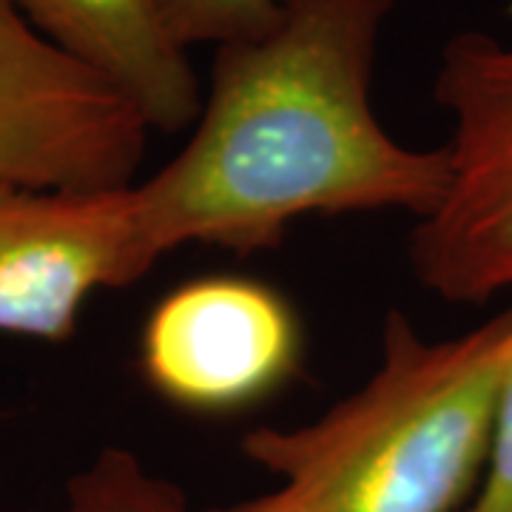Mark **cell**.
I'll list each match as a JSON object with an SVG mask.
<instances>
[{
  "label": "cell",
  "mask_w": 512,
  "mask_h": 512,
  "mask_svg": "<svg viewBox=\"0 0 512 512\" xmlns=\"http://www.w3.org/2000/svg\"><path fill=\"white\" fill-rule=\"evenodd\" d=\"M399 0H276L271 23L214 49L185 146L137 180L157 254L274 251L302 217L402 211L444 197V148L396 140L373 109V66Z\"/></svg>",
  "instance_id": "6da1fadb"
},
{
  "label": "cell",
  "mask_w": 512,
  "mask_h": 512,
  "mask_svg": "<svg viewBox=\"0 0 512 512\" xmlns=\"http://www.w3.org/2000/svg\"><path fill=\"white\" fill-rule=\"evenodd\" d=\"M148 137L126 94L0 0V185L128 188L140 180Z\"/></svg>",
  "instance_id": "277c9868"
},
{
  "label": "cell",
  "mask_w": 512,
  "mask_h": 512,
  "mask_svg": "<svg viewBox=\"0 0 512 512\" xmlns=\"http://www.w3.org/2000/svg\"><path fill=\"white\" fill-rule=\"evenodd\" d=\"M9 512V510H0ZM20 512H205L185 490L151 470L128 447H100L63 487V498L49 510Z\"/></svg>",
  "instance_id": "ba28073f"
},
{
  "label": "cell",
  "mask_w": 512,
  "mask_h": 512,
  "mask_svg": "<svg viewBox=\"0 0 512 512\" xmlns=\"http://www.w3.org/2000/svg\"><path fill=\"white\" fill-rule=\"evenodd\" d=\"M510 362L512 305L447 339L390 311L353 393L308 424L242 436V456L274 487L205 512H461L487 467Z\"/></svg>",
  "instance_id": "7a4b0ae2"
},
{
  "label": "cell",
  "mask_w": 512,
  "mask_h": 512,
  "mask_svg": "<svg viewBox=\"0 0 512 512\" xmlns=\"http://www.w3.org/2000/svg\"><path fill=\"white\" fill-rule=\"evenodd\" d=\"M171 35L191 52L262 32L276 15V0H157Z\"/></svg>",
  "instance_id": "9c48e42d"
},
{
  "label": "cell",
  "mask_w": 512,
  "mask_h": 512,
  "mask_svg": "<svg viewBox=\"0 0 512 512\" xmlns=\"http://www.w3.org/2000/svg\"><path fill=\"white\" fill-rule=\"evenodd\" d=\"M433 100L450 120L441 202L413 222L407 259L424 291L450 305L512 296V35H453Z\"/></svg>",
  "instance_id": "3957f363"
},
{
  "label": "cell",
  "mask_w": 512,
  "mask_h": 512,
  "mask_svg": "<svg viewBox=\"0 0 512 512\" xmlns=\"http://www.w3.org/2000/svg\"><path fill=\"white\" fill-rule=\"evenodd\" d=\"M12 3L40 35L126 94L151 131L177 134L197 123L202 83L157 0Z\"/></svg>",
  "instance_id": "52a82bcc"
},
{
  "label": "cell",
  "mask_w": 512,
  "mask_h": 512,
  "mask_svg": "<svg viewBox=\"0 0 512 512\" xmlns=\"http://www.w3.org/2000/svg\"><path fill=\"white\" fill-rule=\"evenodd\" d=\"M160 259L134 185H0V333L63 345L94 293L140 282Z\"/></svg>",
  "instance_id": "5b68a950"
},
{
  "label": "cell",
  "mask_w": 512,
  "mask_h": 512,
  "mask_svg": "<svg viewBox=\"0 0 512 512\" xmlns=\"http://www.w3.org/2000/svg\"><path fill=\"white\" fill-rule=\"evenodd\" d=\"M305 333L282 293L211 274L165 293L140 333V370L171 407L231 416L271 399L302 367Z\"/></svg>",
  "instance_id": "8992f818"
},
{
  "label": "cell",
  "mask_w": 512,
  "mask_h": 512,
  "mask_svg": "<svg viewBox=\"0 0 512 512\" xmlns=\"http://www.w3.org/2000/svg\"><path fill=\"white\" fill-rule=\"evenodd\" d=\"M461 512H512V362L498 390L484 476Z\"/></svg>",
  "instance_id": "30bf717a"
}]
</instances>
